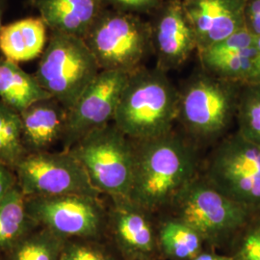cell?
Instances as JSON below:
<instances>
[{
    "instance_id": "cb8c5ba5",
    "label": "cell",
    "mask_w": 260,
    "mask_h": 260,
    "mask_svg": "<svg viewBox=\"0 0 260 260\" xmlns=\"http://www.w3.org/2000/svg\"><path fill=\"white\" fill-rule=\"evenodd\" d=\"M235 120L237 132L260 146V85H242Z\"/></svg>"
},
{
    "instance_id": "603a6c76",
    "label": "cell",
    "mask_w": 260,
    "mask_h": 260,
    "mask_svg": "<svg viewBox=\"0 0 260 260\" xmlns=\"http://www.w3.org/2000/svg\"><path fill=\"white\" fill-rule=\"evenodd\" d=\"M26 154L20 115L0 101V161L15 170Z\"/></svg>"
},
{
    "instance_id": "52a82bcc",
    "label": "cell",
    "mask_w": 260,
    "mask_h": 260,
    "mask_svg": "<svg viewBox=\"0 0 260 260\" xmlns=\"http://www.w3.org/2000/svg\"><path fill=\"white\" fill-rule=\"evenodd\" d=\"M100 72L82 38L50 32L34 76L44 90L70 110Z\"/></svg>"
},
{
    "instance_id": "d6986e66",
    "label": "cell",
    "mask_w": 260,
    "mask_h": 260,
    "mask_svg": "<svg viewBox=\"0 0 260 260\" xmlns=\"http://www.w3.org/2000/svg\"><path fill=\"white\" fill-rule=\"evenodd\" d=\"M158 244L162 259L192 260L205 248L202 236L171 216L157 215Z\"/></svg>"
},
{
    "instance_id": "5b68a950",
    "label": "cell",
    "mask_w": 260,
    "mask_h": 260,
    "mask_svg": "<svg viewBox=\"0 0 260 260\" xmlns=\"http://www.w3.org/2000/svg\"><path fill=\"white\" fill-rule=\"evenodd\" d=\"M69 151L101 195L129 198L135 171L134 142L113 122L90 132Z\"/></svg>"
},
{
    "instance_id": "836d02e7",
    "label": "cell",
    "mask_w": 260,
    "mask_h": 260,
    "mask_svg": "<svg viewBox=\"0 0 260 260\" xmlns=\"http://www.w3.org/2000/svg\"><path fill=\"white\" fill-rule=\"evenodd\" d=\"M181 1H186V0H181Z\"/></svg>"
},
{
    "instance_id": "83f0119b",
    "label": "cell",
    "mask_w": 260,
    "mask_h": 260,
    "mask_svg": "<svg viewBox=\"0 0 260 260\" xmlns=\"http://www.w3.org/2000/svg\"><path fill=\"white\" fill-rule=\"evenodd\" d=\"M106 2L109 8L140 16L153 14L163 0H106Z\"/></svg>"
},
{
    "instance_id": "484cf974",
    "label": "cell",
    "mask_w": 260,
    "mask_h": 260,
    "mask_svg": "<svg viewBox=\"0 0 260 260\" xmlns=\"http://www.w3.org/2000/svg\"><path fill=\"white\" fill-rule=\"evenodd\" d=\"M226 253L232 255L233 260H260V209L251 214Z\"/></svg>"
},
{
    "instance_id": "8fae6325",
    "label": "cell",
    "mask_w": 260,
    "mask_h": 260,
    "mask_svg": "<svg viewBox=\"0 0 260 260\" xmlns=\"http://www.w3.org/2000/svg\"><path fill=\"white\" fill-rule=\"evenodd\" d=\"M105 239L123 260H163L158 244L157 215L129 198H108Z\"/></svg>"
},
{
    "instance_id": "44dd1931",
    "label": "cell",
    "mask_w": 260,
    "mask_h": 260,
    "mask_svg": "<svg viewBox=\"0 0 260 260\" xmlns=\"http://www.w3.org/2000/svg\"><path fill=\"white\" fill-rule=\"evenodd\" d=\"M66 240L39 228L4 252L2 260H60Z\"/></svg>"
},
{
    "instance_id": "7c38bea8",
    "label": "cell",
    "mask_w": 260,
    "mask_h": 260,
    "mask_svg": "<svg viewBox=\"0 0 260 260\" xmlns=\"http://www.w3.org/2000/svg\"><path fill=\"white\" fill-rule=\"evenodd\" d=\"M129 74L101 71L75 105L67 112L61 140L63 150H69L84 136L113 121Z\"/></svg>"
},
{
    "instance_id": "4dcf8cb0",
    "label": "cell",
    "mask_w": 260,
    "mask_h": 260,
    "mask_svg": "<svg viewBox=\"0 0 260 260\" xmlns=\"http://www.w3.org/2000/svg\"><path fill=\"white\" fill-rule=\"evenodd\" d=\"M256 57L254 60V69L251 80L248 84L260 85V37H256Z\"/></svg>"
},
{
    "instance_id": "9a60e30c",
    "label": "cell",
    "mask_w": 260,
    "mask_h": 260,
    "mask_svg": "<svg viewBox=\"0 0 260 260\" xmlns=\"http://www.w3.org/2000/svg\"><path fill=\"white\" fill-rule=\"evenodd\" d=\"M50 32L84 39L108 8L106 0H30Z\"/></svg>"
},
{
    "instance_id": "ffe728a7",
    "label": "cell",
    "mask_w": 260,
    "mask_h": 260,
    "mask_svg": "<svg viewBox=\"0 0 260 260\" xmlns=\"http://www.w3.org/2000/svg\"><path fill=\"white\" fill-rule=\"evenodd\" d=\"M25 200L17 185L0 203V254L40 228L29 216Z\"/></svg>"
},
{
    "instance_id": "7402d4cb",
    "label": "cell",
    "mask_w": 260,
    "mask_h": 260,
    "mask_svg": "<svg viewBox=\"0 0 260 260\" xmlns=\"http://www.w3.org/2000/svg\"><path fill=\"white\" fill-rule=\"evenodd\" d=\"M256 53V46H254L234 54L200 60V62L204 71L218 78L248 84L253 74Z\"/></svg>"
},
{
    "instance_id": "7a4b0ae2",
    "label": "cell",
    "mask_w": 260,
    "mask_h": 260,
    "mask_svg": "<svg viewBox=\"0 0 260 260\" xmlns=\"http://www.w3.org/2000/svg\"><path fill=\"white\" fill-rule=\"evenodd\" d=\"M178 100L166 72L144 67L129 75L112 122L132 141L156 138L174 129Z\"/></svg>"
},
{
    "instance_id": "4fadbf2b",
    "label": "cell",
    "mask_w": 260,
    "mask_h": 260,
    "mask_svg": "<svg viewBox=\"0 0 260 260\" xmlns=\"http://www.w3.org/2000/svg\"><path fill=\"white\" fill-rule=\"evenodd\" d=\"M149 21L153 54L158 69L168 73L184 65L194 51L197 42L181 0H166L152 14Z\"/></svg>"
},
{
    "instance_id": "e0dca14e",
    "label": "cell",
    "mask_w": 260,
    "mask_h": 260,
    "mask_svg": "<svg viewBox=\"0 0 260 260\" xmlns=\"http://www.w3.org/2000/svg\"><path fill=\"white\" fill-rule=\"evenodd\" d=\"M47 30L41 17L19 19L3 25L0 30L2 56L18 64L41 57L48 41Z\"/></svg>"
},
{
    "instance_id": "d6a6232c",
    "label": "cell",
    "mask_w": 260,
    "mask_h": 260,
    "mask_svg": "<svg viewBox=\"0 0 260 260\" xmlns=\"http://www.w3.org/2000/svg\"><path fill=\"white\" fill-rule=\"evenodd\" d=\"M0 260H2V255L0 254Z\"/></svg>"
},
{
    "instance_id": "277c9868",
    "label": "cell",
    "mask_w": 260,
    "mask_h": 260,
    "mask_svg": "<svg viewBox=\"0 0 260 260\" xmlns=\"http://www.w3.org/2000/svg\"><path fill=\"white\" fill-rule=\"evenodd\" d=\"M253 212L223 195L200 173L161 214L176 218L195 230L206 248L228 251Z\"/></svg>"
},
{
    "instance_id": "30bf717a",
    "label": "cell",
    "mask_w": 260,
    "mask_h": 260,
    "mask_svg": "<svg viewBox=\"0 0 260 260\" xmlns=\"http://www.w3.org/2000/svg\"><path fill=\"white\" fill-rule=\"evenodd\" d=\"M14 172L25 197H102L93 188L82 165L69 150L27 153Z\"/></svg>"
},
{
    "instance_id": "ac0fdd59",
    "label": "cell",
    "mask_w": 260,
    "mask_h": 260,
    "mask_svg": "<svg viewBox=\"0 0 260 260\" xmlns=\"http://www.w3.org/2000/svg\"><path fill=\"white\" fill-rule=\"evenodd\" d=\"M52 98L42 88L34 75L24 72L18 63L0 57V101L18 113L39 101Z\"/></svg>"
},
{
    "instance_id": "3957f363",
    "label": "cell",
    "mask_w": 260,
    "mask_h": 260,
    "mask_svg": "<svg viewBox=\"0 0 260 260\" xmlns=\"http://www.w3.org/2000/svg\"><path fill=\"white\" fill-rule=\"evenodd\" d=\"M243 84L223 80L203 72L192 75L179 91L177 122L189 139L214 146L228 135Z\"/></svg>"
},
{
    "instance_id": "f546056e",
    "label": "cell",
    "mask_w": 260,
    "mask_h": 260,
    "mask_svg": "<svg viewBox=\"0 0 260 260\" xmlns=\"http://www.w3.org/2000/svg\"><path fill=\"white\" fill-rule=\"evenodd\" d=\"M192 260H233L232 255L226 252H220L213 249L205 248Z\"/></svg>"
},
{
    "instance_id": "4316f807",
    "label": "cell",
    "mask_w": 260,
    "mask_h": 260,
    "mask_svg": "<svg viewBox=\"0 0 260 260\" xmlns=\"http://www.w3.org/2000/svg\"><path fill=\"white\" fill-rule=\"evenodd\" d=\"M255 44L256 37L251 34L248 28L244 27L230 37L215 44L212 47L198 52V56L200 60L213 59L240 52L247 48L254 47Z\"/></svg>"
},
{
    "instance_id": "d4e9b609",
    "label": "cell",
    "mask_w": 260,
    "mask_h": 260,
    "mask_svg": "<svg viewBox=\"0 0 260 260\" xmlns=\"http://www.w3.org/2000/svg\"><path fill=\"white\" fill-rule=\"evenodd\" d=\"M60 260H123L106 239L66 240Z\"/></svg>"
},
{
    "instance_id": "5bb4252c",
    "label": "cell",
    "mask_w": 260,
    "mask_h": 260,
    "mask_svg": "<svg viewBox=\"0 0 260 260\" xmlns=\"http://www.w3.org/2000/svg\"><path fill=\"white\" fill-rule=\"evenodd\" d=\"M247 0H186L183 7L197 42V53L246 27Z\"/></svg>"
},
{
    "instance_id": "f1b7e54d",
    "label": "cell",
    "mask_w": 260,
    "mask_h": 260,
    "mask_svg": "<svg viewBox=\"0 0 260 260\" xmlns=\"http://www.w3.org/2000/svg\"><path fill=\"white\" fill-rule=\"evenodd\" d=\"M17 185L18 181L14 170L0 161V203Z\"/></svg>"
},
{
    "instance_id": "8992f818",
    "label": "cell",
    "mask_w": 260,
    "mask_h": 260,
    "mask_svg": "<svg viewBox=\"0 0 260 260\" xmlns=\"http://www.w3.org/2000/svg\"><path fill=\"white\" fill-rule=\"evenodd\" d=\"M101 71L133 74L153 54L150 22L106 8L83 39Z\"/></svg>"
},
{
    "instance_id": "2e32d148",
    "label": "cell",
    "mask_w": 260,
    "mask_h": 260,
    "mask_svg": "<svg viewBox=\"0 0 260 260\" xmlns=\"http://www.w3.org/2000/svg\"><path fill=\"white\" fill-rule=\"evenodd\" d=\"M65 107L53 98L33 103L21 112L22 142L27 153L49 151L61 140L65 129Z\"/></svg>"
},
{
    "instance_id": "6da1fadb",
    "label": "cell",
    "mask_w": 260,
    "mask_h": 260,
    "mask_svg": "<svg viewBox=\"0 0 260 260\" xmlns=\"http://www.w3.org/2000/svg\"><path fill=\"white\" fill-rule=\"evenodd\" d=\"M133 142L135 171L129 199L152 213H163L201 173V148L175 128L156 138Z\"/></svg>"
},
{
    "instance_id": "1f68e13d",
    "label": "cell",
    "mask_w": 260,
    "mask_h": 260,
    "mask_svg": "<svg viewBox=\"0 0 260 260\" xmlns=\"http://www.w3.org/2000/svg\"><path fill=\"white\" fill-rule=\"evenodd\" d=\"M7 8V0H0V30L2 28V20H3V16L4 13Z\"/></svg>"
},
{
    "instance_id": "9c48e42d",
    "label": "cell",
    "mask_w": 260,
    "mask_h": 260,
    "mask_svg": "<svg viewBox=\"0 0 260 260\" xmlns=\"http://www.w3.org/2000/svg\"><path fill=\"white\" fill-rule=\"evenodd\" d=\"M29 216L61 239H105L107 204L102 197H25Z\"/></svg>"
},
{
    "instance_id": "ba28073f",
    "label": "cell",
    "mask_w": 260,
    "mask_h": 260,
    "mask_svg": "<svg viewBox=\"0 0 260 260\" xmlns=\"http://www.w3.org/2000/svg\"><path fill=\"white\" fill-rule=\"evenodd\" d=\"M201 173L223 195L253 211L260 209V146L237 131L207 154Z\"/></svg>"
}]
</instances>
